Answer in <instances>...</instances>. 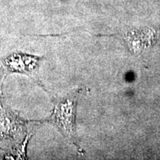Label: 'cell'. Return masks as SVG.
Wrapping results in <instances>:
<instances>
[{
    "label": "cell",
    "instance_id": "1",
    "mask_svg": "<svg viewBox=\"0 0 160 160\" xmlns=\"http://www.w3.org/2000/svg\"><path fill=\"white\" fill-rule=\"evenodd\" d=\"M77 101V93L59 100L51 117L52 122L55 123L65 137L72 140L76 139L74 121Z\"/></svg>",
    "mask_w": 160,
    "mask_h": 160
}]
</instances>
